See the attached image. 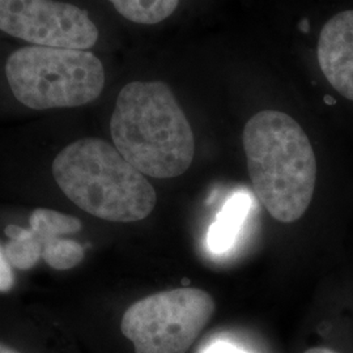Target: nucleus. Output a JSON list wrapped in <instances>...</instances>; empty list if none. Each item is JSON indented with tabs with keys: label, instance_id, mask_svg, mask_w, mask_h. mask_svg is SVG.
<instances>
[{
	"label": "nucleus",
	"instance_id": "obj_1",
	"mask_svg": "<svg viewBox=\"0 0 353 353\" xmlns=\"http://www.w3.org/2000/svg\"><path fill=\"white\" fill-rule=\"evenodd\" d=\"M114 147L144 176H182L195 154L189 121L163 81H132L119 92L110 119Z\"/></svg>",
	"mask_w": 353,
	"mask_h": 353
},
{
	"label": "nucleus",
	"instance_id": "obj_2",
	"mask_svg": "<svg viewBox=\"0 0 353 353\" xmlns=\"http://www.w3.org/2000/svg\"><path fill=\"white\" fill-rule=\"evenodd\" d=\"M252 191L279 223L303 217L313 201L316 159L303 127L290 115L263 110L252 115L242 134Z\"/></svg>",
	"mask_w": 353,
	"mask_h": 353
},
{
	"label": "nucleus",
	"instance_id": "obj_3",
	"mask_svg": "<svg viewBox=\"0 0 353 353\" xmlns=\"http://www.w3.org/2000/svg\"><path fill=\"white\" fill-rule=\"evenodd\" d=\"M51 172L71 202L106 221H140L157 203L147 176L105 140H76L58 153Z\"/></svg>",
	"mask_w": 353,
	"mask_h": 353
},
{
	"label": "nucleus",
	"instance_id": "obj_4",
	"mask_svg": "<svg viewBox=\"0 0 353 353\" xmlns=\"http://www.w3.org/2000/svg\"><path fill=\"white\" fill-rule=\"evenodd\" d=\"M6 77L16 100L33 110L83 106L105 87L103 65L93 52L45 46L12 52Z\"/></svg>",
	"mask_w": 353,
	"mask_h": 353
},
{
	"label": "nucleus",
	"instance_id": "obj_5",
	"mask_svg": "<svg viewBox=\"0 0 353 353\" xmlns=\"http://www.w3.org/2000/svg\"><path fill=\"white\" fill-rule=\"evenodd\" d=\"M214 297L199 288L153 293L132 303L121 331L135 353H186L214 316Z\"/></svg>",
	"mask_w": 353,
	"mask_h": 353
},
{
	"label": "nucleus",
	"instance_id": "obj_6",
	"mask_svg": "<svg viewBox=\"0 0 353 353\" xmlns=\"http://www.w3.org/2000/svg\"><path fill=\"white\" fill-rule=\"evenodd\" d=\"M0 30L33 46L88 50L99 29L88 12L57 0H0Z\"/></svg>",
	"mask_w": 353,
	"mask_h": 353
},
{
	"label": "nucleus",
	"instance_id": "obj_7",
	"mask_svg": "<svg viewBox=\"0 0 353 353\" xmlns=\"http://www.w3.org/2000/svg\"><path fill=\"white\" fill-rule=\"evenodd\" d=\"M316 57L331 87L353 101V10L335 14L325 24Z\"/></svg>",
	"mask_w": 353,
	"mask_h": 353
},
{
	"label": "nucleus",
	"instance_id": "obj_8",
	"mask_svg": "<svg viewBox=\"0 0 353 353\" xmlns=\"http://www.w3.org/2000/svg\"><path fill=\"white\" fill-rule=\"evenodd\" d=\"M249 198L245 194H237L227 203L225 208L217 216V220L210 229V248L214 252L229 249L236 239L245 214L249 210Z\"/></svg>",
	"mask_w": 353,
	"mask_h": 353
},
{
	"label": "nucleus",
	"instance_id": "obj_9",
	"mask_svg": "<svg viewBox=\"0 0 353 353\" xmlns=\"http://www.w3.org/2000/svg\"><path fill=\"white\" fill-rule=\"evenodd\" d=\"M125 19L144 26H153L172 16L179 0H109Z\"/></svg>",
	"mask_w": 353,
	"mask_h": 353
},
{
	"label": "nucleus",
	"instance_id": "obj_10",
	"mask_svg": "<svg viewBox=\"0 0 353 353\" xmlns=\"http://www.w3.org/2000/svg\"><path fill=\"white\" fill-rule=\"evenodd\" d=\"M6 234L10 241L3 248L11 265L19 270H30L37 265L41 256V245L30 229L19 225H7Z\"/></svg>",
	"mask_w": 353,
	"mask_h": 353
},
{
	"label": "nucleus",
	"instance_id": "obj_11",
	"mask_svg": "<svg viewBox=\"0 0 353 353\" xmlns=\"http://www.w3.org/2000/svg\"><path fill=\"white\" fill-rule=\"evenodd\" d=\"M29 224V229L39 243L52 237L72 234L81 229V223L77 217L48 208H37L30 216Z\"/></svg>",
	"mask_w": 353,
	"mask_h": 353
},
{
	"label": "nucleus",
	"instance_id": "obj_12",
	"mask_svg": "<svg viewBox=\"0 0 353 353\" xmlns=\"http://www.w3.org/2000/svg\"><path fill=\"white\" fill-rule=\"evenodd\" d=\"M39 245L42 259L54 270H71L84 259V248L74 240L52 237Z\"/></svg>",
	"mask_w": 353,
	"mask_h": 353
},
{
	"label": "nucleus",
	"instance_id": "obj_13",
	"mask_svg": "<svg viewBox=\"0 0 353 353\" xmlns=\"http://www.w3.org/2000/svg\"><path fill=\"white\" fill-rule=\"evenodd\" d=\"M14 284L11 263L8 262L4 249L0 246V292H8L12 290Z\"/></svg>",
	"mask_w": 353,
	"mask_h": 353
},
{
	"label": "nucleus",
	"instance_id": "obj_14",
	"mask_svg": "<svg viewBox=\"0 0 353 353\" xmlns=\"http://www.w3.org/2000/svg\"><path fill=\"white\" fill-rule=\"evenodd\" d=\"M205 353H246L245 351H241L239 348L227 344V343H217L212 347H210Z\"/></svg>",
	"mask_w": 353,
	"mask_h": 353
},
{
	"label": "nucleus",
	"instance_id": "obj_15",
	"mask_svg": "<svg viewBox=\"0 0 353 353\" xmlns=\"http://www.w3.org/2000/svg\"><path fill=\"white\" fill-rule=\"evenodd\" d=\"M305 353H338L335 352L334 350L327 348V347H316V348H310Z\"/></svg>",
	"mask_w": 353,
	"mask_h": 353
},
{
	"label": "nucleus",
	"instance_id": "obj_16",
	"mask_svg": "<svg viewBox=\"0 0 353 353\" xmlns=\"http://www.w3.org/2000/svg\"><path fill=\"white\" fill-rule=\"evenodd\" d=\"M299 29H300L303 33H309V30H310V23H309V20H307V19H303V20L300 21V24H299Z\"/></svg>",
	"mask_w": 353,
	"mask_h": 353
},
{
	"label": "nucleus",
	"instance_id": "obj_17",
	"mask_svg": "<svg viewBox=\"0 0 353 353\" xmlns=\"http://www.w3.org/2000/svg\"><path fill=\"white\" fill-rule=\"evenodd\" d=\"M0 353H20L19 351H16V350H13L11 347H8V345H6V344H3V343H0Z\"/></svg>",
	"mask_w": 353,
	"mask_h": 353
}]
</instances>
